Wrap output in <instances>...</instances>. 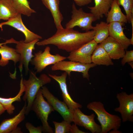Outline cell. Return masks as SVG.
Returning <instances> with one entry per match:
<instances>
[{"mask_svg": "<svg viewBox=\"0 0 133 133\" xmlns=\"http://www.w3.org/2000/svg\"><path fill=\"white\" fill-rule=\"evenodd\" d=\"M110 9L106 16L107 23L119 22L127 23L128 22L126 15L122 12L116 0H113Z\"/></svg>", "mask_w": 133, "mask_h": 133, "instance_id": "7402d4cb", "label": "cell"}, {"mask_svg": "<svg viewBox=\"0 0 133 133\" xmlns=\"http://www.w3.org/2000/svg\"><path fill=\"white\" fill-rule=\"evenodd\" d=\"M77 5L82 6L87 5L91 3L92 0H74Z\"/></svg>", "mask_w": 133, "mask_h": 133, "instance_id": "1f68e13d", "label": "cell"}, {"mask_svg": "<svg viewBox=\"0 0 133 133\" xmlns=\"http://www.w3.org/2000/svg\"><path fill=\"white\" fill-rule=\"evenodd\" d=\"M43 3L50 11L57 30L63 27L61 22L63 17L59 8V0H41Z\"/></svg>", "mask_w": 133, "mask_h": 133, "instance_id": "ac0fdd59", "label": "cell"}, {"mask_svg": "<svg viewBox=\"0 0 133 133\" xmlns=\"http://www.w3.org/2000/svg\"><path fill=\"white\" fill-rule=\"evenodd\" d=\"M92 30L95 32L93 39L98 44H100L109 36V24L101 21L93 26Z\"/></svg>", "mask_w": 133, "mask_h": 133, "instance_id": "d4e9b609", "label": "cell"}, {"mask_svg": "<svg viewBox=\"0 0 133 133\" xmlns=\"http://www.w3.org/2000/svg\"><path fill=\"white\" fill-rule=\"evenodd\" d=\"M109 133H121L122 132L119 131L118 130L114 129L113 130L110 132Z\"/></svg>", "mask_w": 133, "mask_h": 133, "instance_id": "836d02e7", "label": "cell"}, {"mask_svg": "<svg viewBox=\"0 0 133 133\" xmlns=\"http://www.w3.org/2000/svg\"><path fill=\"white\" fill-rule=\"evenodd\" d=\"M67 73L65 72L60 76L49 74V76L56 81L59 84L62 93L64 101L72 112L77 108L82 107L80 104L75 102L71 98L68 91L66 83Z\"/></svg>", "mask_w": 133, "mask_h": 133, "instance_id": "5bb4252c", "label": "cell"}, {"mask_svg": "<svg viewBox=\"0 0 133 133\" xmlns=\"http://www.w3.org/2000/svg\"><path fill=\"white\" fill-rule=\"evenodd\" d=\"M6 44L5 42L2 43H0V47L2 45L4 44Z\"/></svg>", "mask_w": 133, "mask_h": 133, "instance_id": "d590c367", "label": "cell"}, {"mask_svg": "<svg viewBox=\"0 0 133 133\" xmlns=\"http://www.w3.org/2000/svg\"><path fill=\"white\" fill-rule=\"evenodd\" d=\"M5 111V108L0 103V115L3 113Z\"/></svg>", "mask_w": 133, "mask_h": 133, "instance_id": "d6a6232c", "label": "cell"}, {"mask_svg": "<svg viewBox=\"0 0 133 133\" xmlns=\"http://www.w3.org/2000/svg\"><path fill=\"white\" fill-rule=\"evenodd\" d=\"M116 98L119 104V106L114 111L121 114L122 121L133 122V93L129 94L122 92L118 93Z\"/></svg>", "mask_w": 133, "mask_h": 133, "instance_id": "30bf717a", "label": "cell"}, {"mask_svg": "<svg viewBox=\"0 0 133 133\" xmlns=\"http://www.w3.org/2000/svg\"><path fill=\"white\" fill-rule=\"evenodd\" d=\"M100 44L112 59H119L125 54V50L121 44L110 36Z\"/></svg>", "mask_w": 133, "mask_h": 133, "instance_id": "2e32d148", "label": "cell"}, {"mask_svg": "<svg viewBox=\"0 0 133 133\" xmlns=\"http://www.w3.org/2000/svg\"><path fill=\"white\" fill-rule=\"evenodd\" d=\"M27 104L24 105L19 113L14 117L3 120L0 124V133H12L25 118Z\"/></svg>", "mask_w": 133, "mask_h": 133, "instance_id": "e0dca14e", "label": "cell"}, {"mask_svg": "<svg viewBox=\"0 0 133 133\" xmlns=\"http://www.w3.org/2000/svg\"><path fill=\"white\" fill-rule=\"evenodd\" d=\"M73 113V122L74 124L84 127L92 133H101V126L95 122L94 114L86 115L83 113L79 108L75 109Z\"/></svg>", "mask_w": 133, "mask_h": 133, "instance_id": "7c38bea8", "label": "cell"}, {"mask_svg": "<svg viewBox=\"0 0 133 133\" xmlns=\"http://www.w3.org/2000/svg\"><path fill=\"white\" fill-rule=\"evenodd\" d=\"M41 89L43 96L46 99L54 110L58 112L64 120L70 123L73 122V113L66 104L55 97L46 86H42Z\"/></svg>", "mask_w": 133, "mask_h": 133, "instance_id": "9c48e42d", "label": "cell"}, {"mask_svg": "<svg viewBox=\"0 0 133 133\" xmlns=\"http://www.w3.org/2000/svg\"><path fill=\"white\" fill-rule=\"evenodd\" d=\"M55 127V133H68L71 126L70 123L64 120L61 122H53Z\"/></svg>", "mask_w": 133, "mask_h": 133, "instance_id": "83f0119b", "label": "cell"}, {"mask_svg": "<svg viewBox=\"0 0 133 133\" xmlns=\"http://www.w3.org/2000/svg\"><path fill=\"white\" fill-rule=\"evenodd\" d=\"M39 40L37 39L27 43L25 42L24 40L17 41L13 39V43L16 44V51L20 56V64L18 66L20 72H22L23 66L26 73L27 74L29 70L28 67L29 63L34 56L32 54L33 51L35 50V46Z\"/></svg>", "mask_w": 133, "mask_h": 133, "instance_id": "ba28073f", "label": "cell"}, {"mask_svg": "<svg viewBox=\"0 0 133 133\" xmlns=\"http://www.w3.org/2000/svg\"><path fill=\"white\" fill-rule=\"evenodd\" d=\"M88 109L94 111L101 127V133H107L112 130H118L120 127L121 118L117 115L112 114L105 110L103 103L100 101H94L87 106Z\"/></svg>", "mask_w": 133, "mask_h": 133, "instance_id": "3957f363", "label": "cell"}, {"mask_svg": "<svg viewBox=\"0 0 133 133\" xmlns=\"http://www.w3.org/2000/svg\"><path fill=\"white\" fill-rule=\"evenodd\" d=\"M98 45L93 39L70 52L67 58L71 61L84 64L91 63L92 54Z\"/></svg>", "mask_w": 133, "mask_h": 133, "instance_id": "8fae6325", "label": "cell"}, {"mask_svg": "<svg viewBox=\"0 0 133 133\" xmlns=\"http://www.w3.org/2000/svg\"><path fill=\"white\" fill-rule=\"evenodd\" d=\"M50 48L47 46L42 52L39 50L34 53V57L30 61L31 64L34 66V69L36 73H40L48 66L54 65L61 61L65 60L67 57L62 56L59 54L55 55L51 54Z\"/></svg>", "mask_w": 133, "mask_h": 133, "instance_id": "8992f818", "label": "cell"}, {"mask_svg": "<svg viewBox=\"0 0 133 133\" xmlns=\"http://www.w3.org/2000/svg\"><path fill=\"white\" fill-rule=\"evenodd\" d=\"M71 13V18L66 24V28L73 29L78 26L86 32L92 30V23L97 20L92 14L85 12L81 8L77 9L74 3L72 5Z\"/></svg>", "mask_w": 133, "mask_h": 133, "instance_id": "5b68a950", "label": "cell"}, {"mask_svg": "<svg viewBox=\"0 0 133 133\" xmlns=\"http://www.w3.org/2000/svg\"><path fill=\"white\" fill-rule=\"evenodd\" d=\"M95 34L93 30L81 33L73 29L63 28L57 30L52 36L38 41L36 44L38 46L52 45L70 52L93 40Z\"/></svg>", "mask_w": 133, "mask_h": 133, "instance_id": "6da1fadb", "label": "cell"}, {"mask_svg": "<svg viewBox=\"0 0 133 133\" xmlns=\"http://www.w3.org/2000/svg\"><path fill=\"white\" fill-rule=\"evenodd\" d=\"M4 44L0 47V66H4L8 64L9 61H13L15 66L17 63L19 61L20 56L17 53L16 49L10 47Z\"/></svg>", "mask_w": 133, "mask_h": 133, "instance_id": "d6986e66", "label": "cell"}, {"mask_svg": "<svg viewBox=\"0 0 133 133\" xmlns=\"http://www.w3.org/2000/svg\"><path fill=\"white\" fill-rule=\"evenodd\" d=\"M113 0H94V6L88 8L97 20H99L102 18L104 15L107 16Z\"/></svg>", "mask_w": 133, "mask_h": 133, "instance_id": "ffe728a7", "label": "cell"}, {"mask_svg": "<svg viewBox=\"0 0 133 133\" xmlns=\"http://www.w3.org/2000/svg\"><path fill=\"white\" fill-rule=\"evenodd\" d=\"M19 14L11 0H0V20L7 21Z\"/></svg>", "mask_w": 133, "mask_h": 133, "instance_id": "cb8c5ba5", "label": "cell"}, {"mask_svg": "<svg viewBox=\"0 0 133 133\" xmlns=\"http://www.w3.org/2000/svg\"><path fill=\"white\" fill-rule=\"evenodd\" d=\"M125 54L122 58L121 61V65H124L127 63L133 61V50L129 51L126 50Z\"/></svg>", "mask_w": 133, "mask_h": 133, "instance_id": "f546056e", "label": "cell"}, {"mask_svg": "<svg viewBox=\"0 0 133 133\" xmlns=\"http://www.w3.org/2000/svg\"><path fill=\"white\" fill-rule=\"evenodd\" d=\"M128 63L131 66V67L133 68V61H131L128 62Z\"/></svg>", "mask_w": 133, "mask_h": 133, "instance_id": "e575fe53", "label": "cell"}, {"mask_svg": "<svg viewBox=\"0 0 133 133\" xmlns=\"http://www.w3.org/2000/svg\"><path fill=\"white\" fill-rule=\"evenodd\" d=\"M14 7L19 14L28 17L36 12L30 7L28 0H11Z\"/></svg>", "mask_w": 133, "mask_h": 133, "instance_id": "484cf974", "label": "cell"}, {"mask_svg": "<svg viewBox=\"0 0 133 133\" xmlns=\"http://www.w3.org/2000/svg\"></svg>", "mask_w": 133, "mask_h": 133, "instance_id": "8d00e7d4", "label": "cell"}, {"mask_svg": "<svg viewBox=\"0 0 133 133\" xmlns=\"http://www.w3.org/2000/svg\"><path fill=\"white\" fill-rule=\"evenodd\" d=\"M4 25L11 26L22 33L25 36L24 41L25 43H29L37 39H42L41 36L31 32L26 28L23 22L21 14H19L7 21L0 23V28L2 30V27Z\"/></svg>", "mask_w": 133, "mask_h": 133, "instance_id": "4fadbf2b", "label": "cell"}, {"mask_svg": "<svg viewBox=\"0 0 133 133\" xmlns=\"http://www.w3.org/2000/svg\"><path fill=\"white\" fill-rule=\"evenodd\" d=\"M25 126L30 133H41L43 132L41 126L36 127L31 123L27 122L25 124Z\"/></svg>", "mask_w": 133, "mask_h": 133, "instance_id": "f1b7e54d", "label": "cell"}, {"mask_svg": "<svg viewBox=\"0 0 133 133\" xmlns=\"http://www.w3.org/2000/svg\"><path fill=\"white\" fill-rule=\"evenodd\" d=\"M69 133H86L83 131L79 129L77 125L75 124H73L71 125L69 130Z\"/></svg>", "mask_w": 133, "mask_h": 133, "instance_id": "4dcf8cb0", "label": "cell"}, {"mask_svg": "<svg viewBox=\"0 0 133 133\" xmlns=\"http://www.w3.org/2000/svg\"><path fill=\"white\" fill-rule=\"evenodd\" d=\"M119 6H122L124 10L128 22L131 23L133 19V0H116Z\"/></svg>", "mask_w": 133, "mask_h": 133, "instance_id": "4316f807", "label": "cell"}, {"mask_svg": "<svg viewBox=\"0 0 133 133\" xmlns=\"http://www.w3.org/2000/svg\"><path fill=\"white\" fill-rule=\"evenodd\" d=\"M96 66L93 63L84 64L70 60H64L53 65L51 67V69L53 71L60 70L64 71L69 77L72 71L81 72L82 73L83 78H86L89 80V70L91 68Z\"/></svg>", "mask_w": 133, "mask_h": 133, "instance_id": "52a82bcc", "label": "cell"}, {"mask_svg": "<svg viewBox=\"0 0 133 133\" xmlns=\"http://www.w3.org/2000/svg\"><path fill=\"white\" fill-rule=\"evenodd\" d=\"M21 77L20 90L15 96L9 98H4L0 97V103L5 108L7 113L10 115L13 114L15 109V107L13 104V103L16 101H21V97L25 91V87L22 82L23 78L22 73H21Z\"/></svg>", "mask_w": 133, "mask_h": 133, "instance_id": "603a6c76", "label": "cell"}, {"mask_svg": "<svg viewBox=\"0 0 133 133\" xmlns=\"http://www.w3.org/2000/svg\"><path fill=\"white\" fill-rule=\"evenodd\" d=\"M124 23L113 22L109 23V36L118 42L125 50L131 45L130 39L128 38L123 32Z\"/></svg>", "mask_w": 133, "mask_h": 133, "instance_id": "9a60e30c", "label": "cell"}, {"mask_svg": "<svg viewBox=\"0 0 133 133\" xmlns=\"http://www.w3.org/2000/svg\"><path fill=\"white\" fill-rule=\"evenodd\" d=\"M91 60L92 63L96 65L109 66L114 64L112 59L100 44L98 45L94 51Z\"/></svg>", "mask_w": 133, "mask_h": 133, "instance_id": "44dd1931", "label": "cell"}, {"mask_svg": "<svg viewBox=\"0 0 133 133\" xmlns=\"http://www.w3.org/2000/svg\"><path fill=\"white\" fill-rule=\"evenodd\" d=\"M36 73L30 71L28 80H23L22 82L25 87V94L22 97L23 100L27 102L25 115L28 114L32 110V106L39 89L45 84L50 83L51 78L45 74H41L38 77Z\"/></svg>", "mask_w": 133, "mask_h": 133, "instance_id": "7a4b0ae2", "label": "cell"}, {"mask_svg": "<svg viewBox=\"0 0 133 133\" xmlns=\"http://www.w3.org/2000/svg\"><path fill=\"white\" fill-rule=\"evenodd\" d=\"M32 110L35 112L38 118L41 121L42 132L53 133V129L49 125L48 120L49 115L54 110L51 106L44 99L41 88L38 92L33 102Z\"/></svg>", "mask_w": 133, "mask_h": 133, "instance_id": "277c9868", "label": "cell"}]
</instances>
